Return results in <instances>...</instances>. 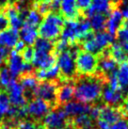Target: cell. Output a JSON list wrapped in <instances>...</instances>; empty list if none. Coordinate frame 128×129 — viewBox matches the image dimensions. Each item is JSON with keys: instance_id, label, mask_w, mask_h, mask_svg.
Returning a JSON list of instances; mask_svg holds the SVG:
<instances>
[{"instance_id": "8", "label": "cell", "mask_w": 128, "mask_h": 129, "mask_svg": "<svg viewBox=\"0 0 128 129\" xmlns=\"http://www.w3.org/2000/svg\"><path fill=\"white\" fill-rule=\"evenodd\" d=\"M7 64H8V70L10 71L11 76L18 77L21 76L24 74H28L31 73L33 68L30 63L25 62L24 59L22 58V56L20 53H17L16 51L12 50L9 54L7 59Z\"/></svg>"}, {"instance_id": "14", "label": "cell", "mask_w": 128, "mask_h": 129, "mask_svg": "<svg viewBox=\"0 0 128 129\" xmlns=\"http://www.w3.org/2000/svg\"><path fill=\"white\" fill-rule=\"evenodd\" d=\"M123 16L120 9H113L109 12V15L107 18V25L106 28L107 33H109L111 36H115L117 34L118 30L121 28L122 25Z\"/></svg>"}, {"instance_id": "3", "label": "cell", "mask_w": 128, "mask_h": 129, "mask_svg": "<svg viewBox=\"0 0 128 129\" xmlns=\"http://www.w3.org/2000/svg\"><path fill=\"white\" fill-rule=\"evenodd\" d=\"M63 16L57 12L51 11L45 14L39 25V35L49 41L57 40L60 36L64 26Z\"/></svg>"}, {"instance_id": "41", "label": "cell", "mask_w": 128, "mask_h": 129, "mask_svg": "<svg viewBox=\"0 0 128 129\" xmlns=\"http://www.w3.org/2000/svg\"><path fill=\"white\" fill-rule=\"evenodd\" d=\"M109 129H128V122L124 120H120L117 122L113 123Z\"/></svg>"}, {"instance_id": "26", "label": "cell", "mask_w": 128, "mask_h": 129, "mask_svg": "<svg viewBox=\"0 0 128 129\" xmlns=\"http://www.w3.org/2000/svg\"><path fill=\"white\" fill-rule=\"evenodd\" d=\"M74 128L76 129H92L93 121L88 114H82L74 117L69 122Z\"/></svg>"}, {"instance_id": "51", "label": "cell", "mask_w": 128, "mask_h": 129, "mask_svg": "<svg viewBox=\"0 0 128 129\" xmlns=\"http://www.w3.org/2000/svg\"><path fill=\"white\" fill-rule=\"evenodd\" d=\"M0 125H1V118H0Z\"/></svg>"}, {"instance_id": "49", "label": "cell", "mask_w": 128, "mask_h": 129, "mask_svg": "<svg viewBox=\"0 0 128 129\" xmlns=\"http://www.w3.org/2000/svg\"><path fill=\"white\" fill-rule=\"evenodd\" d=\"M59 129H75V128H74L73 126H64V127L59 128Z\"/></svg>"}, {"instance_id": "52", "label": "cell", "mask_w": 128, "mask_h": 129, "mask_svg": "<svg viewBox=\"0 0 128 129\" xmlns=\"http://www.w3.org/2000/svg\"><path fill=\"white\" fill-rule=\"evenodd\" d=\"M0 87H1V86H0Z\"/></svg>"}, {"instance_id": "13", "label": "cell", "mask_w": 128, "mask_h": 129, "mask_svg": "<svg viewBox=\"0 0 128 129\" xmlns=\"http://www.w3.org/2000/svg\"><path fill=\"white\" fill-rule=\"evenodd\" d=\"M4 14L7 17L8 21H9V25H11V28L18 30L20 29L24 25V16L20 13V11L17 10V8L15 7L13 3L8 4L5 11H4Z\"/></svg>"}, {"instance_id": "18", "label": "cell", "mask_w": 128, "mask_h": 129, "mask_svg": "<svg viewBox=\"0 0 128 129\" xmlns=\"http://www.w3.org/2000/svg\"><path fill=\"white\" fill-rule=\"evenodd\" d=\"M19 41L18 30L7 27L0 31V46L5 48H13Z\"/></svg>"}, {"instance_id": "47", "label": "cell", "mask_w": 128, "mask_h": 129, "mask_svg": "<svg viewBox=\"0 0 128 129\" xmlns=\"http://www.w3.org/2000/svg\"><path fill=\"white\" fill-rule=\"evenodd\" d=\"M121 13H122L123 18H125L126 20H127V19H128V6L124 7L122 10H121Z\"/></svg>"}, {"instance_id": "38", "label": "cell", "mask_w": 128, "mask_h": 129, "mask_svg": "<svg viewBox=\"0 0 128 129\" xmlns=\"http://www.w3.org/2000/svg\"><path fill=\"white\" fill-rule=\"evenodd\" d=\"M15 129H40L38 124L35 122L28 121V120H24L20 121L17 123V126Z\"/></svg>"}, {"instance_id": "6", "label": "cell", "mask_w": 128, "mask_h": 129, "mask_svg": "<svg viewBox=\"0 0 128 129\" xmlns=\"http://www.w3.org/2000/svg\"><path fill=\"white\" fill-rule=\"evenodd\" d=\"M76 73L83 76L94 75L98 70V58L87 51H78L75 57Z\"/></svg>"}, {"instance_id": "17", "label": "cell", "mask_w": 128, "mask_h": 129, "mask_svg": "<svg viewBox=\"0 0 128 129\" xmlns=\"http://www.w3.org/2000/svg\"><path fill=\"white\" fill-rule=\"evenodd\" d=\"M99 119H102L112 125L113 123L117 122L121 119V111L113 106L106 105L101 107Z\"/></svg>"}, {"instance_id": "39", "label": "cell", "mask_w": 128, "mask_h": 129, "mask_svg": "<svg viewBox=\"0 0 128 129\" xmlns=\"http://www.w3.org/2000/svg\"><path fill=\"white\" fill-rule=\"evenodd\" d=\"M100 110H101V107L100 106H94V107H90L89 112V116L92 120H97L99 118Z\"/></svg>"}, {"instance_id": "27", "label": "cell", "mask_w": 128, "mask_h": 129, "mask_svg": "<svg viewBox=\"0 0 128 129\" xmlns=\"http://www.w3.org/2000/svg\"><path fill=\"white\" fill-rule=\"evenodd\" d=\"M107 54L109 55L117 63L118 62L121 63L123 61L127 60V55L119 43H111L109 49L107 51Z\"/></svg>"}, {"instance_id": "9", "label": "cell", "mask_w": 128, "mask_h": 129, "mask_svg": "<svg viewBox=\"0 0 128 129\" xmlns=\"http://www.w3.org/2000/svg\"><path fill=\"white\" fill-rule=\"evenodd\" d=\"M43 123L44 129H59L67 125L69 121L63 109H56L48 112L43 117Z\"/></svg>"}, {"instance_id": "50", "label": "cell", "mask_w": 128, "mask_h": 129, "mask_svg": "<svg viewBox=\"0 0 128 129\" xmlns=\"http://www.w3.org/2000/svg\"><path fill=\"white\" fill-rule=\"evenodd\" d=\"M123 26H124V27H127V28H128V19L124 22V23H123Z\"/></svg>"}, {"instance_id": "24", "label": "cell", "mask_w": 128, "mask_h": 129, "mask_svg": "<svg viewBox=\"0 0 128 129\" xmlns=\"http://www.w3.org/2000/svg\"><path fill=\"white\" fill-rule=\"evenodd\" d=\"M35 76L37 79L42 81H54L55 79L59 77V70L57 64L51 66L46 69H39L36 72Z\"/></svg>"}, {"instance_id": "10", "label": "cell", "mask_w": 128, "mask_h": 129, "mask_svg": "<svg viewBox=\"0 0 128 129\" xmlns=\"http://www.w3.org/2000/svg\"><path fill=\"white\" fill-rule=\"evenodd\" d=\"M7 94L10 99L11 106L16 108H23L26 105V97H25V89L21 86L20 83L13 80L7 88Z\"/></svg>"}, {"instance_id": "7", "label": "cell", "mask_w": 128, "mask_h": 129, "mask_svg": "<svg viewBox=\"0 0 128 129\" xmlns=\"http://www.w3.org/2000/svg\"><path fill=\"white\" fill-rule=\"evenodd\" d=\"M58 89L56 81H43L39 83L32 94L42 100L49 103L52 107L57 105V91Z\"/></svg>"}, {"instance_id": "33", "label": "cell", "mask_w": 128, "mask_h": 129, "mask_svg": "<svg viewBox=\"0 0 128 129\" xmlns=\"http://www.w3.org/2000/svg\"><path fill=\"white\" fill-rule=\"evenodd\" d=\"M34 9L42 15L51 12V0H36L34 2Z\"/></svg>"}, {"instance_id": "29", "label": "cell", "mask_w": 128, "mask_h": 129, "mask_svg": "<svg viewBox=\"0 0 128 129\" xmlns=\"http://www.w3.org/2000/svg\"><path fill=\"white\" fill-rule=\"evenodd\" d=\"M20 84L25 90L33 91L39 83H38V79L35 75H32L31 73H28V74H24L21 75Z\"/></svg>"}, {"instance_id": "34", "label": "cell", "mask_w": 128, "mask_h": 129, "mask_svg": "<svg viewBox=\"0 0 128 129\" xmlns=\"http://www.w3.org/2000/svg\"><path fill=\"white\" fill-rule=\"evenodd\" d=\"M117 37L119 40V43L121 44L122 49L124 50L126 55L128 56V28L127 27H121L118 30Z\"/></svg>"}, {"instance_id": "11", "label": "cell", "mask_w": 128, "mask_h": 129, "mask_svg": "<svg viewBox=\"0 0 128 129\" xmlns=\"http://www.w3.org/2000/svg\"><path fill=\"white\" fill-rule=\"evenodd\" d=\"M51 107L52 106L49 103L39 98H35L29 102L25 108L27 115H30L35 119H40L44 117L49 112Z\"/></svg>"}, {"instance_id": "21", "label": "cell", "mask_w": 128, "mask_h": 129, "mask_svg": "<svg viewBox=\"0 0 128 129\" xmlns=\"http://www.w3.org/2000/svg\"><path fill=\"white\" fill-rule=\"evenodd\" d=\"M75 97V86L68 82L58 87L57 91V104H66Z\"/></svg>"}, {"instance_id": "15", "label": "cell", "mask_w": 128, "mask_h": 129, "mask_svg": "<svg viewBox=\"0 0 128 129\" xmlns=\"http://www.w3.org/2000/svg\"><path fill=\"white\" fill-rule=\"evenodd\" d=\"M32 63L38 69H46L56 64V57L52 52L36 51Z\"/></svg>"}, {"instance_id": "5", "label": "cell", "mask_w": 128, "mask_h": 129, "mask_svg": "<svg viewBox=\"0 0 128 129\" xmlns=\"http://www.w3.org/2000/svg\"><path fill=\"white\" fill-rule=\"evenodd\" d=\"M113 40L114 37L111 36L109 33L100 31L83 41L82 46L87 52L93 55H101L107 47L110 46L111 43H113Z\"/></svg>"}, {"instance_id": "28", "label": "cell", "mask_w": 128, "mask_h": 129, "mask_svg": "<svg viewBox=\"0 0 128 129\" xmlns=\"http://www.w3.org/2000/svg\"><path fill=\"white\" fill-rule=\"evenodd\" d=\"M89 24H90V27L92 30L100 32L103 31L104 29H106V25H107V16L105 14H100V13H96L93 14L89 17Z\"/></svg>"}, {"instance_id": "48", "label": "cell", "mask_w": 128, "mask_h": 129, "mask_svg": "<svg viewBox=\"0 0 128 129\" xmlns=\"http://www.w3.org/2000/svg\"><path fill=\"white\" fill-rule=\"evenodd\" d=\"M12 0H0V7L1 6H7L8 4H11Z\"/></svg>"}, {"instance_id": "25", "label": "cell", "mask_w": 128, "mask_h": 129, "mask_svg": "<svg viewBox=\"0 0 128 129\" xmlns=\"http://www.w3.org/2000/svg\"><path fill=\"white\" fill-rule=\"evenodd\" d=\"M118 83L122 91L128 90V60L121 62L119 68L115 71Z\"/></svg>"}, {"instance_id": "36", "label": "cell", "mask_w": 128, "mask_h": 129, "mask_svg": "<svg viewBox=\"0 0 128 129\" xmlns=\"http://www.w3.org/2000/svg\"><path fill=\"white\" fill-rule=\"evenodd\" d=\"M34 53H35V50L32 48L31 46H25V49L22 51L21 56L22 58L24 59L25 62H27V63H30L33 60V57H34Z\"/></svg>"}, {"instance_id": "2", "label": "cell", "mask_w": 128, "mask_h": 129, "mask_svg": "<svg viewBox=\"0 0 128 129\" xmlns=\"http://www.w3.org/2000/svg\"><path fill=\"white\" fill-rule=\"evenodd\" d=\"M92 29L89 20L85 18H76L68 20L64 23L61 31V39L67 41L70 44H75L78 42H83L91 36Z\"/></svg>"}, {"instance_id": "30", "label": "cell", "mask_w": 128, "mask_h": 129, "mask_svg": "<svg viewBox=\"0 0 128 129\" xmlns=\"http://www.w3.org/2000/svg\"><path fill=\"white\" fill-rule=\"evenodd\" d=\"M42 20H43L42 14L38 11H36L35 9H33V10L27 11L25 16V19H24V24L37 27L40 25Z\"/></svg>"}, {"instance_id": "4", "label": "cell", "mask_w": 128, "mask_h": 129, "mask_svg": "<svg viewBox=\"0 0 128 129\" xmlns=\"http://www.w3.org/2000/svg\"><path fill=\"white\" fill-rule=\"evenodd\" d=\"M78 51L77 47L74 45L72 46L71 49H68L57 54V66L59 70V76L66 82H68V80L74 78L76 74L75 57Z\"/></svg>"}, {"instance_id": "19", "label": "cell", "mask_w": 128, "mask_h": 129, "mask_svg": "<svg viewBox=\"0 0 128 129\" xmlns=\"http://www.w3.org/2000/svg\"><path fill=\"white\" fill-rule=\"evenodd\" d=\"M59 11L61 15L68 20L78 18L79 9L76 4V0H60Z\"/></svg>"}, {"instance_id": "42", "label": "cell", "mask_w": 128, "mask_h": 129, "mask_svg": "<svg viewBox=\"0 0 128 129\" xmlns=\"http://www.w3.org/2000/svg\"><path fill=\"white\" fill-rule=\"evenodd\" d=\"M9 26V21L3 12H0V31Z\"/></svg>"}, {"instance_id": "16", "label": "cell", "mask_w": 128, "mask_h": 129, "mask_svg": "<svg viewBox=\"0 0 128 129\" xmlns=\"http://www.w3.org/2000/svg\"><path fill=\"white\" fill-rule=\"evenodd\" d=\"M90 107L88 104H84L78 101H71L64 104L63 111L67 117H76L82 114H89Z\"/></svg>"}, {"instance_id": "23", "label": "cell", "mask_w": 128, "mask_h": 129, "mask_svg": "<svg viewBox=\"0 0 128 129\" xmlns=\"http://www.w3.org/2000/svg\"><path fill=\"white\" fill-rule=\"evenodd\" d=\"M20 29L21 30L19 33V37H21V41H23L25 44H27L29 46L33 45L36 42V40L38 39V36H39V32L37 30V27L24 24Z\"/></svg>"}, {"instance_id": "35", "label": "cell", "mask_w": 128, "mask_h": 129, "mask_svg": "<svg viewBox=\"0 0 128 129\" xmlns=\"http://www.w3.org/2000/svg\"><path fill=\"white\" fill-rule=\"evenodd\" d=\"M13 80H14V78L11 76V73L8 70V68L0 69V86L4 87V88H8Z\"/></svg>"}, {"instance_id": "12", "label": "cell", "mask_w": 128, "mask_h": 129, "mask_svg": "<svg viewBox=\"0 0 128 129\" xmlns=\"http://www.w3.org/2000/svg\"><path fill=\"white\" fill-rule=\"evenodd\" d=\"M113 5L112 0H91L90 5L86 10V15L89 18L96 13L107 15L113 10Z\"/></svg>"}, {"instance_id": "46", "label": "cell", "mask_w": 128, "mask_h": 129, "mask_svg": "<svg viewBox=\"0 0 128 129\" xmlns=\"http://www.w3.org/2000/svg\"><path fill=\"white\" fill-rule=\"evenodd\" d=\"M122 111L126 116H128V95L123 101V106H122Z\"/></svg>"}, {"instance_id": "37", "label": "cell", "mask_w": 128, "mask_h": 129, "mask_svg": "<svg viewBox=\"0 0 128 129\" xmlns=\"http://www.w3.org/2000/svg\"><path fill=\"white\" fill-rule=\"evenodd\" d=\"M69 46H70V43H68L67 41L60 39L56 43V44H54V51L56 52V54H59L63 51L68 50Z\"/></svg>"}, {"instance_id": "1", "label": "cell", "mask_w": 128, "mask_h": 129, "mask_svg": "<svg viewBox=\"0 0 128 129\" xmlns=\"http://www.w3.org/2000/svg\"><path fill=\"white\" fill-rule=\"evenodd\" d=\"M104 79L100 76H83L76 81L75 86V97L76 101L89 104L99 99L103 90Z\"/></svg>"}, {"instance_id": "31", "label": "cell", "mask_w": 128, "mask_h": 129, "mask_svg": "<svg viewBox=\"0 0 128 129\" xmlns=\"http://www.w3.org/2000/svg\"><path fill=\"white\" fill-rule=\"evenodd\" d=\"M34 47L36 51H42V52H53L54 51V43L52 41H49L44 38H38L34 43Z\"/></svg>"}, {"instance_id": "20", "label": "cell", "mask_w": 128, "mask_h": 129, "mask_svg": "<svg viewBox=\"0 0 128 129\" xmlns=\"http://www.w3.org/2000/svg\"><path fill=\"white\" fill-rule=\"evenodd\" d=\"M101 97L105 103L109 106H117L121 104L123 100V91L121 90H114L109 87L103 88Z\"/></svg>"}, {"instance_id": "22", "label": "cell", "mask_w": 128, "mask_h": 129, "mask_svg": "<svg viewBox=\"0 0 128 129\" xmlns=\"http://www.w3.org/2000/svg\"><path fill=\"white\" fill-rule=\"evenodd\" d=\"M117 68V62L109 55L106 54V52H103L101 54L100 59H98V69L103 75H109L114 71H116Z\"/></svg>"}, {"instance_id": "40", "label": "cell", "mask_w": 128, "mask_h": 129, "mask_svg": "<svg viewBox=\"0 0 128 129\" xmlns=\"http://www.w3.org/2000/svg\"><path fill=\"white\" fill-rule=\"evenodd\" d=\"M9 54H10V53H9V51H8L7 48L0 46V67L7 61Z\"/></svg>"}, {"instance_id": "45", "label": "cell", "mask_w": 128, "mask_h": 129, "mask_svg": "<svg viewBox=\"0 0 128 129\" xmlns=\"http://www.w3.org/2000/svg\"><path fill=\"white\" fill-rule=\"evenodd\" d=\"M60 7V0H51V11L57 12Z\"/></svg>"}, {"instance_id": "32", "label": "cell", "mask_w": 128, "mask_h": 129, "mask_svg": "<svg viewBox=\"0 0 128 129\" xmlns=\"http://www.w3.org/2000/svg\"><path fill=\"white\" fill-rule=\"evenodd\" d=\"M11 108V104L8 97V94L0 91V118L7 116Z\"/></svg>"}, {"instance_id": "43", "label": "cell", "mask_w": 128, "mask_h": 129, "mask_svg": "<svg viewBox=\"0 0 128 129\" xmlns=\"http://www.w3.org/2000/svg\"><path fill=\"white\" fill-rule=\"evenodd\" d=\"M96 125H97L98 129H109V127L111 126L108 122L99 118L97 119V121H96Z\"/></svg>"}, {"instance_id": "44", "label": "cell", "mask_w": 128, "mask_h": 129, "mask_svg": "<svg viewBox=\"0 0 128 129\" xmlns=\"http://www.w3.org/2000/svg\"><path fill=\"white\" fill-rule=\"evenodd\" d=\"M25 43H24L23 41H18L17 43L15 44V46L13 47V48H14L13 50L16 51L17 53H20V54H21L22 51L25 49Z\"/></svg>"}]
</instances>
